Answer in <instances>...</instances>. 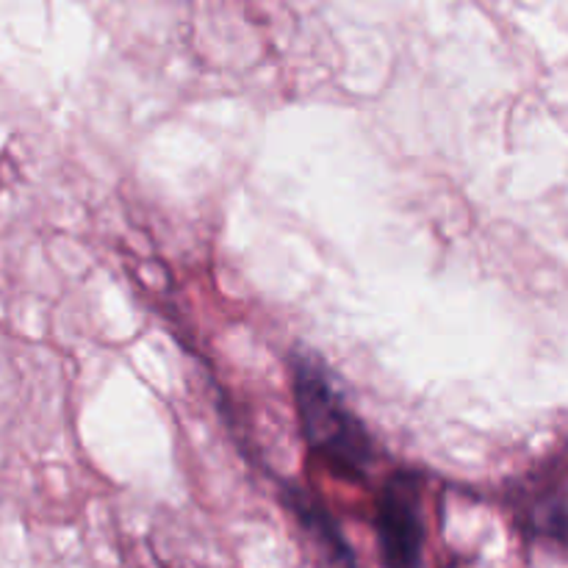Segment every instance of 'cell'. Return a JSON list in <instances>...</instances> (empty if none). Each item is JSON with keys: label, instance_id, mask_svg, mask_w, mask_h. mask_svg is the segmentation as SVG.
I'll use <instances>...</instances> for the list:
<instances>
[{"label": "cell", "instance_id": "6da1fadb", "mask_svg": "<svg viewBox=\"0 0 568 568\" xmlns=\"http://www.w3.org/2000/svg\"><path fill=\"white\" fill-rule=\"evenodd\" d=\"M294 399L311 453L320 455L336 475L361 480L375 460V447L325 372L314 364H300L294 372Z\"/></svg>", "mask_w": 568, "mask_h": 568}, {"label": "cell", "instance_id": "7a4b0ae2", "mask_svg": "<svg viewBox=\"0 0 568 568\" xmlns=\"http://www.w3.org/2000/svg\"><path fill=\"white\" fill-rule=\"evenodd\" d=\"M377 544L388 568H419L425 552V505L422 480L414 471L388 477L377 497Z\"/></svg>", "mask_w": 568, "mask_h": 568}]
</instances>
